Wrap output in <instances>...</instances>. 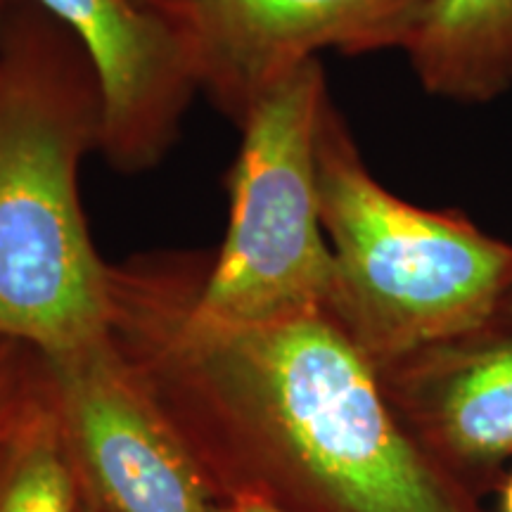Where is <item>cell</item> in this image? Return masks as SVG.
<instances>
[{"mask_svg": "<svg viewBox=\"0 0 512 512\" xmlns=\"http://www.w3.org/2000/svg\"><path fill=\"white\" fill-rule=\"evenodd\" d=\"M197 271L114 268L112 337L221 505L259 496L294 512H482L408 432L332 311L211 323L192 309Z\"/></svg>", "mask_w": 512, "mask_h": 512, "instance_id": "cell-1", "label": "cell"}, {"mask_svg": "<svg viewBox=\"0 0 512 512\" xmlns=\"http://www.w3.org/2000/svg\"><path fill=\"white\" fill-rule=\"evenodd\" d=\"M98 145V83L76 38L31 0H0V337L46 358L112 335L114 268L79 200Z\"/></svg>", "mask_w": 512, "mask_h": 512, "instance_id": "cell-2", "label": "cell"}, {"mask_svg": "<svg viewBox=\"0 0 512 512\" xmlns=\"http://www.w3.org/2000/svg\"><path fill=\"white\" fill-rule=\"evenodd\" d=\"M320 223L335 259V316L375 366L496 323L512 245L460 211L422 209L370 174L328 100L316 145Z\"/></svg>", "mask_w": 512, "mask_h": 512, "instance_id": "cell-3", "label": "cell"}, {"mask_svg": "<svg viewBox=\"0 0 512 512\" xmlns=\"http://www.w3.org/2000/svg\"><path fill=\"white\" fill-rule=\"evenodd\" d=\"M328 100L323 64L311 60L268 88L238 121L228 233L216 259L197 271V316L245 325L330 311L335 259L320 223L316 169Z\"/></svg>", "mask_w": 512, "mask_h": 512, "instance_id": "cell-4", "label": "cell"}, {"mask_svg": "<svg viewBox=\"0 0 512 512\" xmlns=\"http://www.w3.org/2000/svg\"><path fill=\"white\" fill-rule=\"evenodd\" d=\"M83 491L105 512H223L114 337L46 358Z\"/></svg>", "mask_w": 512, "mask_h": 512, "instance_id": "cell-5", "label": "cell"}, {"mask_svg": "<svg viewBox=\"0 0 512 512\" xmlns=\"http://www.w3.org/2000/svg\"><path fill=\"white\" fill-rule=\"evenodd\" d=\"M181 29L197 81L223 114L245 112L323 50H401L418 0H155Z\"/></svg>", "mask_w": 512, "mask_h": 512, "instance_id": "cell-6", "label": "cell"}, {"mask_svg": "<svg viewBox=\"0 0 512 512\" xmlns=\"http://www.w3.org/2000/svg\"><path fill=\"white\" fill-rule=\"evenodd\" d=\"M76 38L100 95L102 155L119 171L155 166L200 91L192 50L157 5L140 0H31Z\"/></svg>", "mask_w": 512, "mask_h": 512, "instance_id": "cell-7", "label": "cell"}, {"mask_svg": "<svg viewBox=\"0 0 512 512\" xmlns=\"http://www.w3.org/2000/svg\"><path fill=\"white\" fill-rule=\"evenodd\" d=\"M408 432L472 494L512 458V320L377 366Z\"/></svg>", "mask_w": 512, "mask_h": 512, "instance_id": "cell-8", "label": "cell"}, {"mask_svg": "<svg viewBox=\"0 0 512 512\" xmlns=\"http://www.w3.org/2000/svg\"><path fill=\"white\" fill-rule=\"evenodd\" d=\"M401 50L430 95L501 98L512 88V0H418Z\"/></svg>", "mask_w": 512, "mask_h": 512, "instance_id": "cell-9", "label": "cell"}, {"mask_svg": "<svg viewBox=\"0 0 512 512\" xmlns=\"http://www.w3.org/2000/svg\"><path fill=\"white\" fill-rule=\"evenodd\" d=\"M0 512H83V482L50 392L0 456Z\"/></svg>", "mask_w": 512, "mask_h": 512, "instance_id": "cell-10", "label": "cell"}, {"mask_svg": "<svg viewBox=\"0 0 512 512\" xmlns=\"http://www.w3.org/2000/svg\"><path fill=\"white\" fill-rule=\"evenodd\" d=\"M50 392L46 356L0 337V456Z\"/></svg>", "mask_w": 512, "mask_h": 512, "instance_id": "cell-11", "label": "cell"}, {"mask_svg": "<svg viewBox=\"0 0 512 512\" xmlns=\"http://www.w3.org/2000/svg\"><path fill=\"white\" fill-rule=\"evenodd\" d=\"M223 512H294L259 496H235L221 505Z\"/></svg>", "mask_w": 512, "mask_h": 512, "instance_id": "cell-12", "label": "cell"}, {"mask_svg": "<svg viewBox=\"0 0 512 512\" xmlns=\"http://www.w3.org/2000/svg\"><path fill=\"white\" fill-rule=\"evenodd\" d=\"M501 512H512V475L505 477L501 484Z\"/></svg>", "mask_w": 512, "mask_h": 512, "instance_id": "cell-13", "label": "cell"}, {"mask_svg": "<svg viewBox=\"0 0 512 512\" xmlns=\"http://www.w3.org/2000/svg\"><path fill=\"white\" fill-rule=\"evenodd\" d=\"M83 512H105V510H100L98 505H95L91 498L86 496V491H83Z\"/></svg>", "mask_w": 512, "mask_h": 512, "instance_id": "cell-14", "label": "cell"}, {"mask_svg": "<svg viewBox=\"0 0 512 512\" xmlns=\"http://www.w3.org/2000/svg\"><path fill=\"white\" fill-rule=\"evenodd\" d=\"M501 318H508V320H512V287H510L508 299H505V304H503V313H501Z\"/></svg>", "mask_w": 512, "mask_h": 512, "instance_id": "cell-15", "label": "cell"}, {"mask_svg": "<svg viewBox=\"0 0 512 512\" xmlns=\"http://www.w3.org/2000/svg\"><path fill=\"white\" fill-rule=\"evenodd\" d=\"M140 3H147V5H152V3H155V0H140Z\"/></svg>", "mask_w": 512, "mask_h": 512, "instance_id": "cell-16", "label": "cell"}]
</instances>
